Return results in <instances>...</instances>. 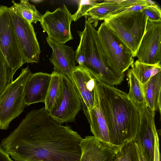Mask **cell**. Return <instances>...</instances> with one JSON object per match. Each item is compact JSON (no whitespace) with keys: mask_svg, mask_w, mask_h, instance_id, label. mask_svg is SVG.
Instances as JSON below:
<instances>
[{"mask_svg":"<svg viewBox=\"0 0 161 161\" xmlns=\"http://www.w3.org/2000/svg\"><path fill=\"white\" fill-rule=\"evenodd\" d=\"M130 66L134 75L143 85L153 76L161 72V64H150L137 60L134 62Z\"/></svg>","mask_w":161,"mask_h":161,"instance_id":"44dd1931","label":"cell"},{"mask_svg":"<svg viewBox=\"0 0 161 161\" xmlns=\"http://www.w3.org/2000/svg\"><path fill=\"white\" fill-rule=\"evenodd\" d=\"M51 75V80L44 103V108L49 112L55 109L58 106L63 89L62 74L54 70Z\"/></svg>","mask_w":161,"mask_h":161,"instance_id":"d6986e66","label":"cell"},{"mask_svg":"<svg viewBox=\"0 0 161 161\" xmlns=\"http://www.w3.org/2000/svg\"><path fill=\"white\" fill-rule=\"evenodd\" d=\"M159 138L158 133L155 137L154 161H160Z\"/></svg>","mask_w":161,"mask_h":161,"instance_id":"83f0119b","label":"cell"},{"mask_svg":"<svg viewBox=\"0 0 161 161\" xmlns=\"http://www.w3.org/2000/svg\"><path fill=\"white\" fill-rule=\"evenodd\" d=\"M46 41L52 49L49 60L54 70L66 76L69 79L75 68V52L72 47L58 43L47 37Z\"/></svg>","mask_w":161,"mask_h":161,"instance_id":"5bb4252c","label":"cell"},{"mask_svg":"<svg viewBox=\"0 0 161 161\" xmlns=\"http://www.w3.org/2000/svg\"><path fill=\"white\" fill-rule=\"evenodd\" d=\"M145 103L151 112L161 114V72L153 76L143 85Z\"/></svg>","mask_w":161,"mask_h":161,"instance_id":"e0dca14e","label":"cell"},{"mask_svg":"<svg viewBox=\"0 0 161 161\" xmlns=\"http://www.w3.org/2000/svg\"><path fill=\"white\" fill-rule=\"evenodd\" d=\"M82 139L44 107L29 112L0 146L16 161H80Z\"/></svg>","mask_w":161,"mask_h":161,"instance_id":"6da1fadb","label":"cell"},{"mask_svg":"<svg viewBox=\"0 0 161 161\" xmlns=\"http://www.w3.org/2000/svg\"><path fill=\"white\" fill-rule=\"evenodd\" d=\"M12 161H25V160H21V161H16V160H12Z\"/></svg>","mask_w":161,"mask_h":161,"instance_id":"d6a6232c","label":"cell"},{"mask_svg":"<svg viewBox=\"0 0 161 161\" xmlns=\"http://www.w3.org/2000/svg\"><path fill=\"white\" fill-rule=\"evenodd\" d=\"M132 0H106L99 3L90 10L85 15L86 19L96 27L98 21L110 17L118 9L124 7L132 6Z\"/></svg>","mask_w":161,"mask_h":161,"instance_id":"2e32d148","label":"cell"},{"mask_svg":"<svg viewBox=\"0 0 161 161\" xmlns=\"http://www.w3.org/2000/svg\"><path fill=\"white\" fill-rule=\"evenodd\" d=\"M140 123L134 140L140 145L147 161H154L155 137L157 133L154 121L155 112L149 110L145 103L138 107Z\"/></svg>","mask_w":161,"mask_h":161,"instance_id":"4fadbf2b","label":"cell"},{"mask_svg":"<svg viewBox=\"0 0 161 161\" xmlns=\"http://www.w3.org/2000/svg\"><path fill=\"white\" fill-rule=\"evenodd\" d=\"M0 51L14 75L24 64L9 8L0 6Z\"/></svg>","mask_w":161,"mask_h":161,"instance_id":"52a82bcc","label":"cell"},{"mask_svg":"<svg viewBox=\"0 0 161 161\" xmlns=\"http://www.w3.org/2000/svg\"><path fill=\"white\" fill-rule=\"evenodd\" d=\"M139 158H140V161H143L142 157L139 155Z\"/></svg>","mask_w":161,"mask_h":161,"instance_id":"1f68e13d","label":"cell"},{"mask_svg":"<svg viewBox=\"0 0 161 161\" xmlns=\"http://www.w3.org/2000/svg\"><path fill=\"white\" fill-rule=\"evenodd\" d=\"M14 75L0 51V95L13 81Z\"/></svg>","mask_w":161,"mask_h":161,"instance_id":"cb8c5ba5","label":"cell"},{"mask_svg":"<svg viewBox=\"0 0 161 161\" xmlns=\"http://www.w3.org/2000/svg\"><path fill=\"white\" fill-rule=\"evenodd\" d=\"M97 32L111 68L119 75H125V71L134 62L132 52L104 21L101 24Z\"/></svg>","mask_w":161,"mask_h":161,"instance_id":"8992f818","label":"cell"},{"mask_svg":"<svg viewBox=\"0 0 161 161\" xmlns=\"http://www.w3.org/2000/svg\"><path fill=\"white\" fill-rule=\"evenodd\" d=\"M9 8L14 32L25 64L38 63L41 50L32 24Z\"/></svg>","mask_w":161,"mask_h":161,"instance_id":"ba28073f","label":"cell"},{"mask_svg":"<svg viewBox=\"0 0 161 161\" xmlns=\"http://www.w3.org/2000/svg\"><path fill=\"white\" fill-rule=\"evenodd\" d=\"M99 3L95 0H81L78 1V8L76 12L72 15V20H77L82 16H85L91 9L97 6Z\"/></svg>","mask_w":161,"mask_h":161,"instance_id":"d4e9b609","label":"cell"},{"mask_svg":"<svg viewBox=\"0 0 161 161\" xmlns=\"http://www.w3.org/2000/svg\"><path fill=\"white\" fill-rule=\"evenodd\" d=\"M113 161H140L135 141L127 142L119 147Z\"/></svg>","mask_w":161,"mask_h":161,"instance_id":"603a6c76","label":"cell"},{"mask_svg":"<svg viewBox=\"0 0 161 161\" xmlns=\"http://www.w3.org/2000/svg\"><path fill=\"white\" fill-rule=\"evenodd\" d=\"M149 20L155 21H161V10L159 7L150 5L142 10Z\"/></svg>","mask_w":161,"mask_h":161,"instance_id":"484cf974","label":"cell"},{"mask_svg":"<svg viewBox=\"0 0 161 161\" xmlns=\"http://www.w3.org/2000/svg\"><path fill=\"white\" fill-rule=\"evenodd\" d=\"M30 1L32 2L33 3H39L42 2L43 1V0H30Z\"/></svg>","mask_w":161,"mask_h":161,"instance_id":"4dcf8cb0","label":"cell"},{"mask_svg":"<svg viewBox=\"0 0 161 161\" xmlns=\"http://www.w3.org/2000/svg\"><path fill=\"white\" fill-rule=\"evenodd\" d=\"M147 19L142 11H130L111 16L104 21L130 49L134 57L145 33Z\"/></svg>","mask_w":161,"mask_h":161,"instance_id":"277c9868","label":"cell"},{"mask_svg":"<svg viewBox=\"0 0 161 161\" xmlns=\"http://www.w3.org/2000/svg\"><path fill=\"white\" fill-rule=\"evenodd\" d=\"M98 103L108 126L110 142L120 147L134 140L140 121L139 110L128 94L101 81L97 82Z\"/></svg>","mask_w":161,"mask_h":161,"instance_id":"7a4b0ae2","label":"cell"},{"mask_svg":"<svg viewBox=\"0 0 161 161\" xmlns=\"http://www.w3.org/2000/svg\"><path fill=\"white\" fill-rule=\"evenodd\" d=\"M0 161H12L9 154L0 146Z\"/></svg>","mask_w":161,"mask_h":161,"instance_id":"f1b7e54d","label":"cell"},{"mask_svg":"<svg viewBox=\"0 0 161 161\" xmlns=\"http://www.w3.org/2000/svg\"><path fill=\"white\" fill-rule=\"evenodd\" d=\"M146 3L149 5H152L156 7H159L157 3L154 1L150 0H145Z\"/></svg>","mask_w":161,"mask_h":161,"instance_id":"f546056e","label":"cell"},{"mask_svg":"<svg viewBox=\"0 0 161 161\" xmlns=\"http://www.w3.org/2000/svg\"><path fill=\"white\" fill-rule=\"evenodd\" d=\"M70 79L79 96L86 117L88 111L98 103L97 81L89 71L79 65L75 66Z\"/></svg>","mask_w":161,"mask_h":161,"instance_id":"7c38bea8","label":"cell"},{"mask_svg":"<svg viewBox=\"0 0 161 161\" xmlns=\"http://www.w3.org/2000/svg\"><path fill=\"white\" fill-rule=\"evenodd\" d=\"M51 78V74L42 72L31 74L24 89V100L26 106L44 103Z\"/></svg>","mask_w":161,"mask_h":161,"instance_id":"9a60e30c","label":"cell"},{"mask_svg":"<svg viewBox=\"0 0 161 161\" xmlns=\"http://www.w3.org/2000/svg\"><path fill=\"white\" fill-rule=\"evenodd\" d=\"M161 21L147 19L145 33L138 48L137 61L145 64H161Z\"/></svg>","mask_w":161,"mask_h":161,"instance_id":"30bf717a","label":"cell"},{"mask_svg":"<svg viewBox=\"0 0 161 161\" xmlns=\"http://www.w3.org/2000/svg\"><path fill=\"white\" fill-rule=\"evenodd\" d=\"M63 89L59 104L49 112L52 118L61 124L74 121L81 107V101L70 80L62 74Z\"/></svg>","mask_w":161,"mask_h":161,"instance_id":"8fae6325","label":"cell"},{"mask_svg":"<svg viewBox=\"0 0 161 161\" xmlns=\"http://www.w3.org/2000/svg\"><path fill=\"white\" fill-rule=\"evenodd\" d=\"M81 155L80 161H97L93 153L86 147H81Z\"/></svg>","mask_w":161,"mask_h":161,"instance_id":"4316f807","label":"cell"},{"mask_svg":"<svg viewBox=\"0 0 161 161\" xmlns=\"http://www.w3.org/2000/svg\"><path fill=\"white\" fill-rule=\"evenodd\" d=\"M127 76L129 83L128 95L138 108L145 103L143 84L137 78L131 69L128 70Z\"/></svg>","mask_w":161,"mask_h":161,"instance_id":"7402d4cb","label":"cell"},{"mask_svg":"<svg viewBox=\"0 0 161 161\" xmlns=\"http://www.w3.org/2000/svg\"><path fill=\"white\" fill-rule=\"evenodd\" d=\"M13 5L9 8L31 24L41 22L42 15L33 5L27 0H21L19 3L12 1Z\"/></svg>","mask_w":161,"mask_h":161,"instance_id":"ffe728a7","label":"cell"},{"mask_svg":"<svg viewBox=\"0 0 161 161\" xmlns=\"http://www.w3.org/2000/svg\"><path fill=\"white\" fill-rule=\"evenodd\" d=\"M77 32L80 41L75 52V60L79 65L89 71L98 81L111 86L120 84L125 75L117 74L111 68L92 24L86 19L84 30Z\"/></svg>","mask_w":161,"mask_h":161,"instance_id":"3957f363","label":"cell"},{"mask_svg":"<svg viewBox=\"0 0 161 161\" xmlns=\"http://www.w3.org/2000/svg\"><path fill=\"white\" fill-rule=\"evenodd\" d=\"M31 74L28 66L22 69L19 75L0 95V129H7L10 123L26 106L24 100V89Z\"/></svg>","mask_w":161,"mask_h":161,"instance_id":"5b68a950","label":"cell"},{"mask_svg":"<svg viewBox=\"0 0 161 161\" xmlns=\"http://www.w3.org/2000/svg\"><path fill=\"white\" fill-rule=\"evenodd\" d=\"M86 118L93 136L100 140L111 144L107 124L98 103L88 111Z\"/></svg>","mask_w":161,"mask_h":161,"instance_id":"ac0fdd59","label":"cell"},{"mask_svg":"<svg viewBox=\"0 0 161 161\" xmlns=\"http://www.w3.org/2000/svg\"><path fill=\"white\" fill-rule=\"evenodd\" d=\"M72 21V15L66 6L64 4L53 12L46 11L42 15L40 24L49 38L64 44L73 39L70 31Z\"/></svg>","mask_w":161,"mask_h":161,"instance_id":"9c48e42d","label":"cell"}]
</instances>
